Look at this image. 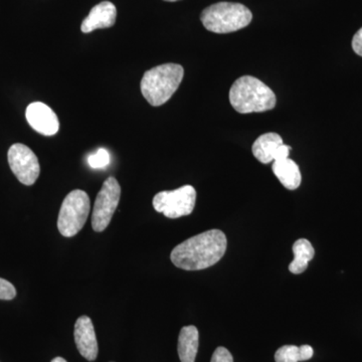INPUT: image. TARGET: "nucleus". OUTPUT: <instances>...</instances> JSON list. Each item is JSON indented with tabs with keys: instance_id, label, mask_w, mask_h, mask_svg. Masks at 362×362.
I'll use <instances>...</instances> for the list:
<instances>
[{
	"instance_id": "f257e3e1",
	"label": "nucleus",
	"mask_w": 362,
	"mask_h": 362,
	"mask_svg": "<svg viewBox=\"0 0 362 362\" xmlns=\"http://www.w3.org/2000/svg\"><path fill=\"white\" fill-rule=\"evenodd\" d=\"M226 246L225 233L220 230H207L176 246L170 254L171 262L182 270H204L221 261Z\"/></svg>"
},
{
	"instance_id": "f03ea898",
	"label": "nucleus",
	"mask_w": 362,
	"mask_h": 362,
	"mask_svg": "<svg viewBox=\"0 0 362 362\" xmlns=\"http://www.w3.org/2000/svg\"><path fill=\"white\" fill-rule=\"evenodd\" d=\"M230 105L238 113H262L275 108L277 100L273 90L259 78L244 76L230 90Z\"/></svg>"
},
{
	"instance_id": "7ed1b4c3",
	"label": "nucleus",
	"mask_w": 362,
	"mask_h": 362,
	"mask_svg": "<svg viewBox=\"0 0 362 362\" xmlns=\"http://www.w3.org/2000/svg\"><path fill=\"white\" fill-rule=\"evenodd\" d=\"M185 70L177 64H164L147 71L141 80V93L151 106L165 104L182 82Z\"/></svg>"
},
{
	"instance_id": "20e7f679",
	"label": "nucleus",
	"mask_w": 362,
	"mask_h": 362,
	"mask_svg": "<svg viewBox=\"0 0 362 362\" xmlns=\"http://www.w3.org/2000/svg\"><path fill=\"white\" fill-rule=\"evenodd\" d=\"M202 25L216 33H230L246 28L252 14L247 7L235 2H218L206 7L201 16Z\"/></svg>"
},
{
	"instance_id": "39448f33",
	"label": "nucleus",
	"mask_w": 362,
	"mask_h": 362,
	"mask_svg": "<svg viewBox=\"0 0 362 362\" xmlns=\"http://www.w3.org/2000/svg\"><path fill=\"white\" fill-rule=\"evenodd\" d=\"M90 209V197L84 190H73L66 195L59 213L58 228L61 235L66 238L77 235L84 228Z\"/></svg>"
},
{
	"instance_id": "423d86ee",
	"label": "nucleus",
	"mask_w": 362,
	"mask_h": 362,
	"mask_svg": "<svg viewBox=\"0 0 362 362\" xmlns=\"http://www.w3.org/2000/svg\"><path fill=\"white\" fill-rule=\"evenodd\" d=\"M197 192L192 185H185L175 190L158 192L153 197L154 209L166 218H178L189 216L194 211Z\"/></svg>"
},
{
	"instance_id": "0eeeda50",
	"label": "nucleus",
	"mask_w": 362,
	"mask_h": 362,
	"mask_svg": "<svg viewBox=\"0 0 362 362\" xmlns=\"http://www.w3.org/2000/svg\"><path fill=\"white\" fill-rule=\"evenodd\" d=\"M121 187L115 177L110 176L104 181L98 194L92 214V228L102 233L111 223L113 214L120 202Z\"/></svg>"
},
{
	"instance_id": "6e6552de",
	"label": "nucleus",
	"mask_w": 362,
	"mask_h": 362,
	"mask_svg": "<svg viewBox=\"0 0 362 362\" xmlns=\"http://www.w3.org/2000/svg\"><path fill=\"white\" fill-rule=\"evenodd\" d=\"M7 157L11 171L20 182L25 185H35L40 176V166L33 150L25 144L16 143L11 145Z\"/></svg>"
},
{
	"instance_id": "1a4fd4ad",
	"label": "nucleus",
	"mask_w": 362,
	"mask_h": 362,
	"mask_svg": "<svg viewBox=\"0 0 362 362\" xmlns=\"http://www.w3.org/2000/svg\"><path fill=\"white\" fill-rule=\"evenodd\" d=\"M291 150L289 145L283 143L280 135L273 132L259 136L252 147L254 156L264 164L288 158Z\"/></svg>"
},
{
	"instance_id": "9d476101",
	"label": "nucleus",
	"mask_w": 362,
	"mask_h": 362,
	"mask_svg": "<svg viewBox=\"0 0 362 362\" xmlns=\"http://www.w3.org/2000/svg\"><path fill=\"white\" fill-rule=\"evenodd\" d=\"M26 120L33 130L45 136L57 134L59 128L58 116L47 105L35 102L28 105L25 112Z\"/></svg>"
},
{
	"instance_id": "9b49d317",
	"label": "nucleus",
	"mask_w": 362,
	"mask_h": 362,
	"mask_svg": "<svg viewBox=\"0 0 362 362\" xmlns=\"http://www.w3.org/2000/svg\"><path fill=\"white\" fill-rule=\"evenodd\" d=\"M74 337L81 356L89 361H96L99 347L94 324L90 317L84 315L78 318L75 324Z\"/></svg>"
},
{
	"instance_id": "f8f14e48",
	"label": "nucleus",
	"mask_w": 362,
	"mask_h": 362,
	"mask_svg": "<svg viewBox=\"0 0 362 362\" xmlns=\"http://www.w3.org/2000/svg\"><path fill=\"white\" fill-rule=\"evenodd\" d=\"M116 6L110 1H103L93 7L89 16L83 21L81 30L84 33H92L99 28H112L115 25Z\"/></svg>"
},
{
	"instance_id": "ddd939ff",
	"label": "nucleus",
	"mask_w": 362,
	"mask_h": 362,
	"mask_svg": "<svg viewBox=\"0 0 362 362\" xmlns=\"http://www.w3.org/2000/svg\"><path fill=\"white\" fill-rule=\"evenodd\" d=\"M272 169H273L274 175L277 176L279 181L287 189H297L301 185L302 176L299 166L289 157L274 161Z\"/></svg>"
},
{
	"instance_id": "4468645a",
	"label": "nucleus",
	"mask_w": 362,
	"mask_h": 362,
	"mask_svg": "<svg viewBox=\"0 0 362 362\" xmlns=\"http://www.w3.org/2000/svg\"><path fill=\"white\" fill-rule=\"evenodd\" d=\"M199 333L194 325L185 326L178 337L177 351L181 362H194L199 351Z\"/></svg>"
},
{
	"instance_id": "2eb2a0df",
	"label": "nucleus",
	"mask_w": 362,
	"mask_h": 362,
	"mask_svg": "<svg viewBox=\"0 0 362 362\" xmlns=\"http://www.w3.org/2000/svg\"><path fill=\"white\" fill-rule=\"evenodd\" d=\"M293 252L294 259L290 263L289 271L298 275L308 268L309 262L315 256V250L308 240L300 239L293 245Z\"/></svg>"
},
{
	"instance_id": "dca6fc26",
	"label": "nucleus",
	"mask_w": 362,
	"mask_h": 362,
	"mask_svg": "<svg viewBox=\"0 0 362 362\" xmlns=\"http://www.w3.org/2000/svg\"><path fill=\"white\" fill-rule=\"evenodd\" d=\"M314 350L310 345H284L276 351V362H299L306 361L312 358Z\"/></svg>"
},
{
	"instance_id": "f3484780",
	"label": "nucleus",
	"mask_w": 362,
	"mask_h": 362,
	"mask_svg": "<svg viewBox=\"0 0 362 362\" xmlns=\"http://www.w3.org/2000/svg\"><path fill=\"white\" fill-rule=\"evenodd\" d=\"M88 163L94 169L105 168L110 163V154L106 149L100 148L88 157Z\"/></svg>"
},
{
	"instance_id": "a211bd4d",
	"label": "nucleus",
	"mask_w": 362,
	"mask_h": 362,
	"mask_svg": "<svg viewBox=\"0 0 362 362\" xmlns=\"http://www.w3.org/2000/svg\"><path fill=\"white\" fill-rule=\"evenodd\" d=\"M16 296V287L6 279L0 278V300H13Z\"/></svg>"
},
{
	"instance_id": "6ab92c4d",
	"label": "nucleus",
	"mask_w": 362,
	"mask_h": 362,
	"mask_svg": "<svg viewBox=\"0 0 362 362\" xmlns=\"http://www.w3.org/2000/svg\"><path fill=\"white\" fill-rule=\"evenodd\" d=\"M211 362H233V357L228 349L221 346L214 350Z\"/></svg>"
},
{
	"instance_id": "aec40b11",
	"label": "nucleus",
	"mask_w": 362,
	"mask_h": 362,
	"mask_svg": "<svg viewBox=\"0 0 362 362\" xmlns=\"http://www.w3.org/2000/svg\"><path fill=\"white\" fill-rule=\"evenodd\" d=\"M352 49L358 56L362 57V28L354 35L352 39Z\"/></svg>"
},
{
	"instance_id": "412c9836",
	"label": "nucleus",
	"mask_w": 362,
	"mask_h": 362,
	"mask_svg": "<svg viewBox=\"0 0 362 362\" xmlns=\"http://www.w3.org/2000/svg\"><path fill=\"white\" fill-rule=\"evenodd\" d=\"M51 362H68L63 357H56V358L52 359Z\"/></svg>"
},
{
	"instance_id": "4be33fe9",
	"label": "nucleus",
	"mask_w": 362,
	"mask_h": 362,
	"mask_svg": "<svg viewBox=\"0 0 362 362\" xmlns=\"http://www.w3.org/2000/svg\"><path fill=\"white\" fill-rule=\"evenodd\" d=\"M165 1L175 2V1H178V0H165Z\"/></svg>"
}]
</instances>
